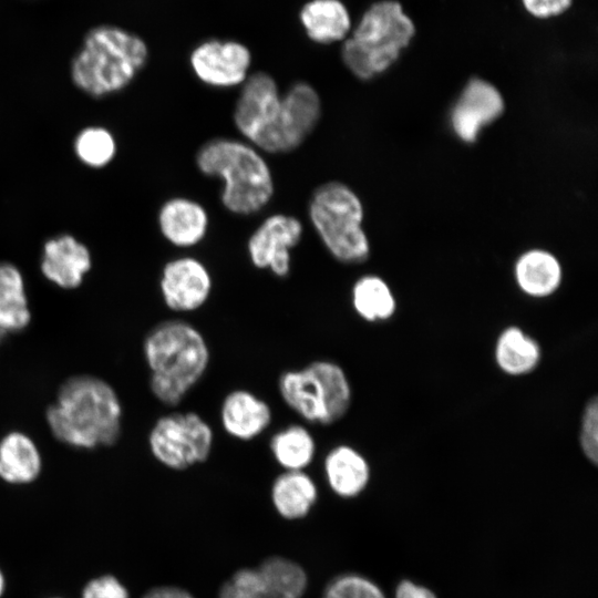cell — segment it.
<instances>
[{
  "label": "cell",
  "instance_id": "24",
  "mask_svg": "<svg viewBox=\"0 0 598 598\" xmlns=\"http://www.w3.org/2000/svg\"><path fill=\"white\" fill-rule=\"evenodd\" d=\"M269 450L283 471H305L315 460L317 442L307 426L290 424L271 435Z\"/></svg>",
  "mask_w": 598,
  "mask_h": 598
},
{
  "label": "cell",
  "instance_id": "30",
  "mask_svg": "<svg viewBox=\"0 0 598 598\" xmlns=\"http://www.w3.org/2000/svg\"><path fill=\"white\" fill-rule=\"evenodd\" d=\"M322 598H384V596L368 578L357 574H344L327 585Z\"/></svg>",
  "mask_w": 598,
  "mask_h": 598
},
{
  "label": "cell",
  "instance_id": "25",
  "mask_svg": "<svg viewBox=\"0 0 598 598\" xmlns=\"http://www.w3.org/2000/svg\"><path fill=\"white\" fill-rule=\"evenodd\" d=\"M495 360L505 373L523 375L537 367L540 360V348L536 340L518 327H508L497 339Z\"/></svg>",
  "mask_w": 598,
  "mask_h": 598
},
{
  "label": "cell",
  "instance_id": "19",
  "mask_svg": "<svg viewBox=\"0 0 598 598\" xmlns=\"http://www.w3.org/2000/svg\"><path fill=\"white\" fill-rule=\"evenodd\" d=\"M42 471V456L34 441L11 431L0 440V478L12 485L34 482Z\"/></svg>",
  "mask_w": 598,
  "mask_h": 598
},
{
  "label": "cell",
  "instance_id": "32",
  "mask_svg": "<svg viewBox=\"0 0 598 598\" xmlns=\"http://www.w3.org/2000/svg\"><path fill=\"white\" fill-rule=\"evenodd\" d=\"M81 598H131L126 586L114 575L104 574L90 579Z\"/></svg>",
  "mask_w": 598,
  "mask_h": 598
},
{
  "label": "cell",
  "instance_id": "12",
  "mask_svg": "<svg viewBox=\"0 0 598 598\" xmlns=\"http://www.w3.org/2000/svg\"><path fill=\"white\" fill-rule=\"evenodd\" d=\"M251 62L250 50L235 40L204 41L189 55L195 76L214 89L240 86L250 74Z\"/></svg>",
  "mask_w": 598,
  "mask_h": 598
},
{
  "label": "cell",
  "instance_id": "18",
  "mask_svg": "<svg viewBox=\"0 0 598 598\" xmlns=\"http://www.w3.org/2000/svg\"><path fill=\"white\" fill-rule=\"evenodd\" d=\"M323 472L330 489L342 498L360 495L370 480V466L354 447L339 444L331 447L323 460Z\"/></svg>",
  "mask_w": 598,
  "mask_h": 598
},
{
  "label": "cell",
  "instance_id": "37",
  "mask_svg": "<svg viewBox=\"0 0 598 598\" xmlns=\"http://www.w3.org/2000/svg\"><path fill=\"white\" fill-rule=\"evenodd\" d=\"M51 598H62V597H51Z\"/></svg>",
  "mask_w": 598,
  "mask_h": 598
},
{
  "label": "cell",
  "instance_id": "16",
  "mask_svg": "<svg viewBox=\"0 0 598 598\" xmlns=\"http://www.w3.org/2000/svg\"><path fill=\"white\" fill-rule=\"evenodd\" d=\"M92 267L89 248L74 236L64 234L45 241L40 269L50 282L75 289Z\"/></svg>",
  "mask_w": 598,
  "mask_h": 598
},
{
  "label": "cell",
  "instance_id": "7",
  "mask_svg": "<svg viewBox=\"0 0 598 598\" xmlns=\"http://www.w3.org/2000/svg\"><path fill=\"white\" fill-rule=\"evenodd\" d=\"M285 404L310 424L331 425L349 411L352 391L344 370L331 360H313L278 378Z\"/></svg>",
  "mask_w": 598,
  "mask_h": 598
},
{
  "label": "cell",
  "instance_id": "2",
  "mask_svg": "<svg viewBox=\"0 0 598 598\" xmlns=\"http://www.w3.org/2000/svg\"><path fill=\"white\" fill-rule=\"evenodd\" d=\"M143 353L151 371L150 390L166 406L178 405L203 379L210 362L204 334L183 319H167L145 336Z\"/></svg>",
  "mask_w": 598,
  "mask_h": 598
},
{
  "label": "cell",
  "instance_id": "15",
  "mask_svg": "<svg viewBox=\"0 0 598 598\" xmlns=\"http://www.w3.org/2000/svg\"><path fill=\"white\" fill-rule=\"evenodd\" d=\"M157 224L162 236L171 245L188 249L206 238L210 219L207 209L198 200L176 196L161 206Z\"/></svg>",
  "mask_w": 598,
  "mask_h": 598
},
{
  "label": "cell",
  "instance_id": "29",
  "mask_svg": "<svg viewBox=\"0 0 598 598\" xmlns=\"http://www.w3.org/2000/svg\"><path fill=\"white\" fill-rule=\"evenodd\" d=\"M217 598H277L262 584L256 568L244 567L224 581Z\"/></svg>",
  "mask_w": 598,
  "mask_h": 598
},
{
  "label": "cell",
  "instance_id": "27",
  "mask_svg": "<svg viewBox=\"0 0 598 598\" xmlns=\"http://www.w3.org/2000/svg\"><path fill=\"white\" fill-rule=\"evenodd\" d=\"M351 301L355 312L369 322L390 319L396 308L390 287L375 275L358 278L352 287Z\"/></svg>",
  "mask_w": 598,
  "mask_h": 598
},
{
  "label": "cell",
  "instance_id": "1",
  "mask_svg": "<svg viewBox=\"0 0 598 598\" xmlns=\"http://www.w3.org/2000/svg\"><path fill=\"white\" fill-rule=\"evenodd\" d=\"M122 404L114 388L91 374L65 379L45 410V421L59 442L93 450L114 445L122 431Z\"/></svg>",
  "mask_w": 598,
  "mask_h": 598
},
{
  "label": "cell",
  "instance_id": "4",
  "mask_svg": "<svg viewBox=\"0 0 598 598\" xmlns=\"http://www.w3.org/2000/svg\"><path fill=\"white\" fill-rule=\"evenodd\" d=\"M148 48L135 33L111 24L92 28L71 62L75 86L93 97L125 89L145 66Z\"/></svg>",
  "mask_w": 598,
  "mask_h": 598
},
{
  "label": "cell",
  "instance_id": "11",
  "mask_svg": "<svg viewBox=\"0 0 598 598\" xmlns=\"http://www.w3.org/2000/svg\"><path fill=\"white\" fill-rule=\"evenodd\" d=\"M322 114L318 91L298 81L281 94L278 121L266 154H285L297 150L315 131Z\"/></svg>",
  "mask_w": 598,
  "mask_h": 598
},
{
  "label": "cell",
  "instance_id": "28",
  "mask_svg": "<svg viewBox=\"0 0 598 598\" xmlns=\"http://www.w3.org/2000/svg\"><path fill=\"white\" fill-rule=\"evenodd\" d=\"M78 158L85 165L100 168L107 165L116 153V143L112 133L101 126L82 130L74 142Z\"/></svg>",
  "mask_w": 598,
  "mask_h": 598
},
{
  "label": "cell",
  "instance_id": "26",
  "mask_svg": "<svg viewBox=\"0 0 598 598\" xmlns=\"http://www.w3.org/2000/svg\"><path fill=\"white\" fill-rule=\"evenodd\" d=\"M255 568L265 587L277 598H301L307 591V573L295 560L275 555Z\"/></svg>",
  "mask_w": 598,
  "mask_h": 598
},
{
  "label": "cell",
  "instance_id": "10",
  "mask_svg": "<svg viewBox=\"0 0 598 598\" xmlns=\"http://www.w3.org/2000/svg\"><path fill=\"white\" fill-rule=\"evenodd\" d=\"M303 236L302 221L292 215L275 213L267 216L250 234L247 255L251 265L269 270L277 278H286L291 271V250Z\"/></svg>",
  "mask_w": 598,
  "mask_h": 598
},
{
  "label": "cell",
  "instance_id": "14",
  "mask_svg": "<svg viewBox=\"0 0 598 598\" xmlns=\"http://www.w3.org/2000/svg\"><path fill=\"white\" fill-rule=\"evenodd\" d=\"M504 109V99L492 83L472 78L452 109V128L461 141L474 143L482 128L496 121Z\"/></svg>",
  "mask_w": 598,
  "mask_h": 598
},
{
  "label": "cell",
  "instance_id": "36",
  "mask_svg": "<svg viewBox=\"0 0 598 598\" xmlns=\"http://www.w3.org/2000/svg\"><path fill=\"white\" fill-rule=\"evenodd\" d=\"M6 587H7L6 576H4V573L2 571V569L0 568V598L4 594Z\"/></svg>",
  "mask_w": 598,
  "mask_h": 598
},
{
  "label": "cell",
  "instance_id": "21",
  "mask_svg": "<svg viewBox=\"0 0 598 598\" xmlns=\"http://www.w3.org/2000/svg\"><path fill=\"white\" fill-rule=\"evenodd\" d=\"M299 19L308 38L319 44L343 41L350 34V13L340 0H310Z\"/></svg>",
  "mask_w": 598,
  "mask_h": 598
},
{
  "label": "cell",
  "instance_id": "8",
  "mask_svg": "<svg viewBox=\"0 0 598 598\" xmlns=\"http://www.w3.org/2000/svg\"><path fill=\"white\" fill-rule=\"evenodd\" d=\"M153 457L173 471L205 463L214 447V431L198 413L171 412L162 415L148 433Z\"/></svg>",
  "mask_w": 598,
  "mask_h": 598
},
{
  "label": "cell",
  "instance_id": "6",
  "mask_svg": "<svg viewBox=\"0 0 598 598\" xmlns=\"http://www.w3.org/2000/svg\"><path fill=\"white\" fill-rule=\"evenodd\" d=\"M307 212L313 230L337 261L357 265L369 258L363 205L350 186L339 181L320 184L309 198Z\"/></svg>",
  "mask_w": 598,
  "mask_h": 598
},
{
  "label": "cell",
  "instance_id": "33",
  "mask_svg": "<svg viewBox=\"0 0 598 598\" xmlns=\"http://www.w3.org/2000/svg\"><path fill=\"white\" fill-rule=\"evenodd\" d=\"M528 13L538 19H548L564 13L573 0H522Z\"/></svg>",
  "mask_w": 598,
  "mask_h": 598
},
{
  "label": "cell",
  "instance_id": "22",
  "mask_svg": "<svg viewBox=\"0 0 598 598\" xmlns=\"http://www.w3.org/2000/svg\"><path fill=\"white\" fill-rule=\"evenodd\" d=\"M563 278L558 259L549 251L532 249L524 252L515 265V279L526 295L544 298L553 295Z\"/></svg>",
  "mask_w": 598,
  "mask_h": 598
},
{
  "label": "cell",
  "instance_id": "23",
  "mask_svg": "<svg viewBox=\"0 0 598 598\" xmlns=\"http://www.w3.org/2000/svg\"><path fill=\"white\" fill-rule=\"evenodd\" d=\"M30 322L23 276L16 265L0 261V331L20 332Z\"/></svg>",
  "mask_w": 598,
  "mask_h": 598
},
{
  "label": "cell",
  "instance_id": "5",
  "mask_svg": "<svg viewBox=\"0 0 598 598\" xmlns=\"http://www.w3.org/2000/svg\"><path fill=\"white\" fill-rule=\"evenodd\" d=\"M414 34L415 25L400 2L378 1L342 41L341 60L357 79L370 81L398 61Z\"/></svg>",
  "mask_w": 598,
  "mask_h": 598
},
{
  "label": "cell",
  "instance_id": "34",
  "mask_svg": "<svg viewBox=\"0 0 598 598\" xmlns=\"http://www.w3.org/2000/svg\"><path fill=\"white\" fill-rule=\"evenodd\" d=\"M142 598H195L188 590L173 586L162 585L147 590Z\"/></svg>",
  "mask_w": 598,
  "mask_h": 598
},
{
  "label": "cell",
  "instance_id": "35",
  "mask_svg": "<svg viewBox=\"0 0 598 598\" xmlns=\"http://www.w3.org/2000/svg\"><path fill=\"white\" fill-rule=\"evenodd\" d=\"M395 598H436L427 588L415 585L409 580H402L395 592Z\"/></svg>",
  "mask_w": 598,
  "mask_h": 598
},
{
  "label": "cell",
  "instance_id": "31",
  "mask_svg": "<svg viewBox=\"0 0 598 598\" xmlns=\"http://www.w3.org/2000/svg\"><path fill=\"white\" fill-rule=\"evenodd\" d=\"M580 446L585 456L598 463V401L592 398L586 405L581 417Z\"/></svg>",
  "mask_w": 598,
  "mask_h": 598
},
{
  "label": "cell",
  "instance_id": "9",
  "mask_svg": "<svg viewBox=\"0 0 598 598\" xmlns=\"http://www.w3.org/2000/svg\"><path fill=\"white\" fill-rule=\"evenodd\" d=\"M276 80L266 72L250 73L240 85L233 121L241 137L266 154L281 105Z\"/></svg>",
  "mask_w": 598,
  "mask_h": 598
},
{
  "label": "cell",
  "instance_id": "17",
  "mask_svg": "<svg viewBox=\"0 0 598 598\" xmlns=\"http://www.w3.org/2000/svg\"><path fill=\"white\" fill-rule=\"evenodd\" d=\"M219 417L223 430L229 436L246 442L260 436L269 427L272 410L254 392L235 389L223 399Z\"/></svg>",
  "mask_w": 598,
  "mask_h": 598
},
{
  "label": "cell",
  "instance_id": "20",
  "mask_svg": "<svg viewBox=\"0 0 598 598\" xmlns=\"http://www.w3.org/2000/svg\"><path fill=\"white\" fill-rule=\"evenodd\" d=\"M270 498L275 511L285 519H302L318 501V487L305 471H283L272 482Z\"/></svg>",
  "mask_w": 598,
  "mask_h": 598
},
{
  "label": "cell",
  "instance_id": "3",
  "mask_svg": "<svg viewBox=\"0 0 598 598\" xmlns=\"http://www.w3.org/2000/svg\"><path fill=\"white\" fill-rule=\"evenodd\" d=\"M259 148L244 138L214 137L197 151L198 171L221 182L220 202L234 215L261 212L272 199V171Z\"/></svg>",
  "mask_w": 598,
  "mask_h": 598
},
{
  "label": "cell",
  "instance_id": "13",
  "mask_svg": "<svg viewBox=\"0 0 598 598\" xmlns=\"http://www.w3.org/2000/svg\"><path fill=\"white\" fill-rule=\"evenodd\" d=\"M159 291L171 311L194 312L208 301L213 291V277L200 259L179 256L164 265L159 277Z\"/></svg>",
  "mask_w": 598,
  "mask_h": 598
}]
</instances>
